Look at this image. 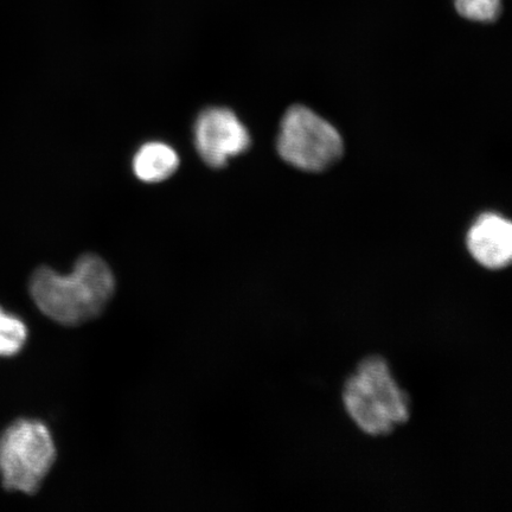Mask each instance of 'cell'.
<instances>
[{
	"label": "cell",
	"instance_id": "52a82bcc",
	"mask_svg": "<svg viewBox=\"0 0 512 512\" xmlns=\"http://www.w3.org/2000/svg\"><path fill=\"white\" fill-rule=\"evenodd\" d=\"M133 171L140 181L158 183L168 179L178 169L179 156L176 150L162 142H149L133 157Z\"/></svg>",
	"mask_w": 512,
	"mask_h": 512
},
{
	"label": "cell",
	"instance_id": "5b68a950",
	"mask_svg": "<svg viewBox=\"0 0 512 512\" xmlns=\"http://www.w3.org/2000/svg\"><path fill=\"white\" fill-rule=\"evenodd\" d=\"M198 155L211 168H222L251 145L247 127L233 111L210 107L198 115L194 126Z\"/></svg>",
	"mask_w": 512,
	"mask_h": 512
},
{
	"label": "cell",
	"instance_id": "3957f363",
	"mask_svg": "<svg viewBox=\"0 0 512 512\" xmlns=\"http://www.w3.org/2000/svg\"><path fill=\"white\" fill-rule=\"evenodd\" d=\"M55 459L54 440L40 421L18 420L0 439V472L10 491L35 494Z\"/></svg>",
	"mask_w": 512,
	"mask_h": 512
},
{
	"label": "cell",
	"instance_id": "ba28073f",
	"mask_svg": "<svg viewBox=\"0 0 512 512\" xmlns=\"http://www.w3.org/2000/svg\"><path fill=\"white\" fill-rule=\"evenodd\" d=\"M27 338V326L22 320L0 307V356L9 357L18 354L27 342Z\"/></svg>",
	"mask_w": 512,
	"mask_h": 512
},
{
	"label": "cell",
	"instance_id": "8992f818",
	"mask_svg": "<svg viewBox=\"0 0 512 512\" xmlns=\"http://www.w3.org/2000/svg\"><path fill=\"white\" fill-rule=\"evenodd\" d=\"M466 246L480 266L503 270L512 259V226L496 214H484L467 233Z\"/></svg>",
	"mask_w": 512,
	"mask_h": 512
},
{
	"label": "cell",
	"instance_id": "6da1fadb",
	"mask_svg": "<svg viewBox=\"0 0 512 512\" xmlns=\"http://www.w3.org/2000/svg\"><path fill=\"white\" fill-rule=\"evenodd\" d=\"M111 268L98 255L81 256L70 274L38 268L30 292L38 309L55 322L76 326L98 317L113 297Z\"/></svg>",
	"mask_w": 512,
	"mask_h": 512
},
{
	"label": "cell",
	"instance_id": "277c9868",
	"mask_svg": "<svg viewBox=\"0 0 512 512\" xmlns=\"http://www.w3.org/2000/svg\"><path fill=\"white\" fill-rule=\"evenodd\" d=\"M278 151L294 168L320 171L342 156L343 140L329 121L309 108L294 106L281 123Z\"/></svg>",
	"mask_w": 512,
	"mask_h": 512
},
{
	"label": "cell",
	"instance_id": "9c48e42d",
	"mask_svg": "<svg viewBox=\"0 0 512 512\" xmlns=\"http://www.w3.org/2000/svg\"><path fill=\"white\" fill-rule=\"evenodd\" d=\"M460 16L475 22H494L501 14L502 0H456Z\"/></svg>",
	"mask_w": 512,
	"mask_h": 512
},
{
	"label": "cell",
	"instance_id": "7a4b0ae2",
	"mask_svg": "<svg viewBox=\"0 0 512 512\" xmlns=\"http://www.w3.org/2000/svg\"><path fill=\"white\" fill-rule=\"evenodd\" d=\"M342 400L352 422L370 437H384L411 418V399L380 355L358 363L344 382Z\"/></svg>",
	"mask_w": 512,
	"mask_h": 512
}]
</instances>
